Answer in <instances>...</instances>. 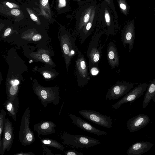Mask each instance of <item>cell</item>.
Instances as JSON below:
<instances>
[{
    "mask_svg": "<svg viewBox=\"0 0 155 155\" xmlns=\"http://www.w3.org/2000/svg\"><path fill=\"white\" fill-rule=\"evenodd\" d=\"M33 89L35 94L41 100L42 105L45 107H47L49 103L57 105L60 103L59 88L57 86L44 87L34 80L33 81Z\"/></svg>",
    "mask_w": 155,
    "mask_h": 155,
    "instance_id": "6da1fadb",
    "label": "cell"
},
{
    "mask_svg": "<svg viewBox=\"0 0 155 155\" xmlns=\"http://www.w3.org/2000/svg\"><path fill=\"white\" fill-rule=\"evenodd\" d=\"M58 38L66 69L68 72L72 59L78 54V52L79 50L75 44L76 39L70 33L62 31L59 33Z\"/></svg>",
    "mask_w": 155,
    "mask_h": 155,
    "instance_id": "7a4b0ae2",
    "label": "cell"
},
{
    "mask_svg": "<svg viewBox=\"0 0 155 155\" xmlns=\"http://www.w3.org/2000/svg\"><path fill=\"white\" fill-rule=\"evenodd\" d=\"M63 142L65 144L77 148H88L101 143L97 140L86 135H73L66 132L61 136Z\"/></svg>",
    "mask_w": 155,
    "mask_h": 155,
    "instance_id": "3957f363",
    "label": "cell"
},
{
    "mask_svg": "<svg viewBox=\"0 0 155 155\" xmlns=\"http://www.w3.org/2000/svg\"><path fill=\"white\" fill-rule=\"evenodd\" d=\"M30 110L28 107L24 113L22 118L19 133V139L22 146L30 145L35 140L33 131L29 127Z\"/></svg>",
    "mask_w": 155,
    "mask_h": 155,
    "instance_id": "277c9868",
    "label": "cell"
},
{
    "mask_svg": "<svg viewBox=\"0 0 155 155\" xmlns=\"http://www.w3.org/2000/svg\"><path fill=\"white\" fill-rule=\"evenodd\" d=\"M48 44H37V49L29 54L30 57L34 60L43 63L45 65L52 68L56 67L53 60L52 57L54 55V52Z\"/></svg>",
    "mask_w": 155,
    "mask_h": 155,
    "instance_id": "5b68a950",
    "label": "cell"
},
{
    "mask_svg": "<svg viewBox=\"0 0 155 155\" xmlns=\"http://www.w3.org/2000/svg\"><path fill=\"white\" fill-rule=\"evenodd\" d=\"M75 65V74L78 85L82 87L88 83L91 78L86 60L80 50L78 51Z\"/></svg>",
    "mask_w": 155,
    "mask_h": 155,
    "instance_id": "8992f818",
    "label": "cell"
},
{
    "mask_svg": "<svg viewBox=\"0 0 155 155\" xmlns=\"http://www.w3.org/2000/svg\"><path fill=\"white\" fill-rule=\"evenodd\" d=\"M103 32L94 36L91 40L88 48L87 55L89 59L88 67L98 66L101 58V53L103 47H98V40Z\"/></svg>",
    "mask_w": 155,
    "mask_h": 155,
    "instance_id": "52a82bcc",
    "label": "cell"
},
{
    "mask_svg": "<svg viewBox=\"0 0 155 155\" xmlns=\"http://www.w3.org/2000/svg\"><path fill=\"white\" fill-rule=\"evenodd\" d=\"M79 113L84 118L102 127L110 128L113 124L112 119L107 115L93 110H83Z\"/></svg>",
    "mask_w": 155,
    "mask_h": 155,
    "instance_id": "ba28073f",
    "label": "cell"
},
{
    "mask_svg": "<svg viewBox=\"0 0 155 155\" xmlns=\"http://www.w3.org/2000/svg\"><path fill=\"white\" fill-rule=\"evenodd\" d=\"M14 138V133L13 125L8 118H5L4 122L2 147L0 151L1 155L3 154L6 150L9 151L10 150Z\"/></svg>",
    "mask_w": 155,
    "mask_h": 155,
    "instance_id": "9c48e42d",
    "label": "cell"
},
{
    "mask_svg": "<svg viewBox=\"0 0 155 155\" xmlns=\"http://www.w3.org/2000/svg\"><path fill=\"white\" fill-rule=\"evenodd\" d=\"M132 83L125 81L117 82L109 90L107 93L106 100H114L127 94L133 87Z\"/></svg>",
    "mask_w": 155,
    "mask_h": 155,
    "instance_id": "30bf717a",
    "label": "cell"
},
{
    "mask_svg": "<svg viewBox=\"0 0 155 155\" xmlns=\"http://www.w3.org/2000/svg\"><path fill=\"white\" fill-rule=\"evenodd\" d=\"M147 86V83H143L132 88L120 100L112 105L111 107L116 109L125 103L129 102L131 103L134 102L143 94Z\"/></svg>",
    "mask_w": 155,
    "mask_h": 155,
    "instance_id": "8fae6325",
    "label": "cell"
},
{
    "mask_svg": "<svg viewBox=\"0 0 155 155\" xmlns=\"http://www.w3.org/2000/svg\"><path fill=\"white\" fill-rule=\"evenodd\" d=\"M150 121L149 117L144 114H139L130 119L127 121V126L131 132L138 131L147 125Z\"/></svg>",
    "mask_w": 155,
    "mask_h": 155,
    "instance_id": "7c38bea8",
    "label": "cell"
},
{
    "mask_svg": "<svg viewBox=\"0 0 155 155\" xmlns=\"http://www.w3.org/2000/svg\"><path fill=\"white\" fill-rule=\"evenodd\" d=\"M69 116L76 126L85 131L98 136L106 135L108 134L107 132L96 128L89 123L74 115L69 114Z\"/></svg>",
    "mask_w": 155,
    "mask_h": 155,
    "instance_id": "4fadbf2b",
    "label": "cell"
},
{
    "mask_svg": "<svg viewBox=\"0 0 155 155\" xmlns=\"http://www.w3.org/2000/svg\"><path fill=\"white\" fill-rule=\"evenodd\" d=\"M55 124L51 121L41 120L34 126V130L37 133L38 138L40 139V135H49L55 133Z\"/></svg>",
    "mask_w": 155,
    "mask_h": 155,
    "instance_id": "5bb4252c",
    "label": "cell"
},
{
    "mask_svg": "<svg viewBox=\"0 0 155 155\" xmlns=\"http://www.w3.org/2000/svg\"><path fill=\"white\" fill-rule=\"evenodd\" d=\"M121 39L123 46L125 47L129 45V50L130 52L133 48L135 38L134 25L132 23L126 25L122 31Z\"/></svg>",
    "mask_w": 155,
    "mask_h": 155,
    "instance_id": "9a60e30c",
    "label": "cell"
},
{
    "mask_svg": "<svg viewBox=\"0 0 155 155\" xmlns=\"http://www.w3.org/2000/svg\"><path fill=\"white\" fill-rule=\"evenodd\" d=\"M153 145L147 141L137 142L128 149L126 153L128 155H140L149 151Z\"/></svg>",
    "mask_w": 155,
    "mask_h": 155,
    "instance_id": "2e32d148",
    "label": "cell"
},
{
    "mask_svg": "<svg viewBox=\"0 0 155 155\" xmlns=\"http://www.w3.org/2000/svg\"><path fill=\"white\" fill-rule=\"evenodd\" d=\"M2 105L6 110L8 114L12 117L14 121H15L19 107L18 97L7 99Z\"/></svg>",
    "mask_w": 155,
    "mask_h": 155,
    "instance_id": "e0dca14e",
    "label": "cell"
},
{
    "mask_svg": "<svg viewBox=\"0 0 155 155\" xmlns=\"http://www.w3.org/2000/svg\"><path fill=\"white\" fill-rule=\"evenodd\" d=\"M107 58L108 63L112 68L118 67L119 56L114 43L111 42L108 45L107 51Z\"/></svg>",
    "mask_w": 155,
    "mask_h": 155,
    "instance_id": "ac0fdd59",
    "label": "cell"
},
{
    "mask_svg": "<svg viewBox=\"0 0 155 155\" xmlns=\"http://www.w3.org/2000/svg\"><path fill=\"white\" fill-rule=\"evenodd\" d=\"M107 5L106 7H105L104 5V10L103 11L104 12H102L101 13L103 15H101V16L103 17L102 19H104L103 21V24L104 23V26L107 28V33L114 35L115 33V27L109 7Z\"/></svg>",
    "mask_w": 155,
    "mask_h": 155,
    "instance_id": "d6986e66",
    "label": "cell"
},
{
    "mask_svg": "<svg viewBox=\"0 0 155 155\" xmlns=\"http://www.w3.org/2000/svg\"><path fill=\"white\" fill-rule=\"evenodd\" d=\"M146 89L142 104L143 108H146L152 99L153 102L155 103V79L149 84Z\"/></svg>",
    "mask_w": 155,
    "mask_h": 155,
    "instance_id": "ffe728a7",
    "label": "cell"
},
{
    "mask_svg": "<svg viewBox=\"0 0 155 155\" xmlns=\"http://www.w3.org/2000/svg\"><path fill=\"white\" fill-rule=\"evenodd\" d=\"M52 68L45 65L39 68L37 71L46 80H53L57 77L59 73Z\"/></svg>",
    "mask_w": 155,
    "mask_h": 155,
    "instance_id": "44dd1931",
    "label": "cell"
},
{
    "mask_svg": "<svg viewBox=\"0 0 155 155\" xmlns=\"http://www.w3.org/2000/svg\"><path fill=\"white\" fill-rule=\"evenodd\" d=\"M19 84V81L16 79L12 80L8 83L6 87L7 99L18 96Z\"/></svg>",
    "mask_w": 155,
    "mask_h": 155,
    "instance_id": "7402d4cb",
    "label": "cell"
},
{
    "mask_svg": "<svg viewBox=\"0 0 155 155\" xmlns=\"http://www.w3.org/2000/svg\"><path fill=\"white\" fill-rule=\"evenodd\" d=\"M42 143L45 146H50L63 151L64 147L58 141L49 138H43L40 139Z\"/></svg>",
    "mask_w": 155,
    "mask_h": 155,
    "instance_id": "603a6c76",
    "label": "cell"
},
{
    "mask_svg": "<svg viewBox=\"0 0 155 155\" xmlns=\"http://www.w3.org/2000/svg\"><path fill=\"white\" fill-rule=\"evenodd\" d=\"M6 112L2 110L0 112V150L2 147L1 136L3 131L4 122L5 118Z\"/></svg>",
    "mask_w": 155,
    "mask_h": 155,
    "instance_id": "cb8c5ba5",
    "label": "cell"
},
{
    "mask_svg": "<svg viewBox=\"0 0 155 155\" xmlns=\"http://www.w3.org/2000/svg\"><path fill=\"white\" fill-rule=\"evenodd\" d=\"M89 73L92 76L97 75L99 73V70L98 66H92L88 67Z\"/></svg>",
    "mask_w": 155,
    "mask_h": 155,
    "instance_id": "d4e9b609",
    "label": "cell"
},
{
    "mask_svg": "<svg viewBox=\"0 0 155 155\" xmlns=\"http://www.w3.org/2000/svg\"><path fill=\"white\" fill-rule=\"evenodd\" d=\"M48 1V0H40V4L42 10L47 9L49 12Z\"/></svg>",
    "mask_w": 155,
    "mask_h": 155,
    "instance_id": "484cf974",
    "label": "cell"
},
{
    "mask_svg": "<svg viewBox=\"0 0 155 155\" xmlns=\"http://www.w3.org/2000/svg\"><path fill=\"white\" fill-rule=\"evenodd\" d=\"M65 155H83L82 153L77 152L75 150H71L64 152Z\"/></svg>",
    "mask_w": 155,
    "mask_h": 155,
    "instance_id": "4316f807",
    "label": "cell"
},
{
    "mask_svg": "<svg viewBox=\"0 0 155 155\" xmlns=\"http://www.w3.org/2000/svg\"><path fill=\"white\" fill-rule=\"evenodd\" d=\"M90 13L91 10H90L88 11V12L84 16L83 21L84 24L86 23L88 21L90 18Z\"/></svg>",
    "mask_w": 155,
    "mask_h": 155,
    "instance_id": "83f0119b",
    "label": "cell"
},
{
    "mask_svg": "<svg viewBox=\"0 0 155 155\" xmlns=\"http://www.w3.org/2000/svg\"><path fill=\"white\" fill-rule=\"evenodd\" d=\"M43 154L44 155H52L54 154L52 153L51 150L47 147L43 148Z\"/></svg>",
    "mask_w": 155,
    "mask_h": 155,
    "instance_id": "f1b7e54d",
    "label": "cell"
},
{
    "mask_svg": "<svg viewBox=\"0 0 155 155\" xmlns=\"http://www.w3.org/2000/svg\"><path fill=\"white\" fill-rule=\"evenodd\" d=\"M11 13L13 15L18 16L20 15V12L19 10L15 9L11 10Z\"/></svg>",
    "mask_w": 155,
    "mask_h": 155,
    "instance_id": "f546056e",
    "label": "cell"
},
{
    "mask_svg": "<svg viewBox=\"0 0 155 155\" xmlns=\"http://www.w3.org/2000/svg\"><path fill=\"white\" fill-rule=\"evenodd\" d=\"M35 154L32 152H21L16 153L14 155H34Z\"/></svg>",
    "mask_w": 155,
    "mask_h": 155,
    "instance_id": "4dcf8cb0",
    "label": "cell"
},
{
    "mask_svg": "<svg viewBox=\"0 0 155 155\" xmlns=\"http://www.w3.org/2000/svg\"><path fill=\"white\" fill-rule=\"evenodd\" d=\"M66 5L65 0H59L58 6L59 7H64Z\"/></svg>",
    "mask_w": 155,
    "mask_h": 155,
    "instance_id": "1f68e13d",
    "label": "cell"
},
{
    "mask_svg": "<svg viewBox=\"0 0 155 155\" xmlns=\"http://www.w3.org/2000/svg\"><path fill=\"white\" fill-rule=\"evenodd\" d=\"M31 19L34 21H37L38 19L37 17L33 13L30 14Z\"/></svg>",
    "mask_w": 155,
    "mask_h": 155,
    "instance_id": "d6a6232c",
    "label": "cell"
},
{
    "mask_svg": "<svg viewBox=\"0 0 155 155\" xmlns=\"http://www.w3.org/2000/svg\"><path fill=\"white\" fill-rule=\"evenodd\" d=\"M11 31V29L10 28H7L5 31L4 33V35L7 36L9 35Z\"/></svg>",
    "mask_w": 155,
    "mask_h": 155,
    "instance_id": "836d02e7",
    "label": "cell"
},
{
    "mask_svg": "<svg viewBox=\"0 0 155 155\" xmlns=\"http://www.w3.org/2000/svg\"><path fill=\"white\" fill-rule=\"evenodd\" d=\"M120 7L121 9L123 10H125L127 9V6L125 4L123 3H120Z\"/></svg>",
    "mask_w": 155,
    "mask_h": 155,
    "instance_id": "e575fe53",
    "label": "cell"
},
{
    "mask_svg": "<svg viewBox=\"0 0 155 155\" xmlns=\"http://www.w3.org/2000/svg\"><path fill=\"white\" fill-rule=\"evenodd\" d=\"M6 5L8 6L9 7L12 8L13 6L12 4L9 2H7L6 3Z\"/></svg>",
    "mask_w": 155,
    "mask_h": 155,
    "instance_id": "d590c367",
    "label": "cell"
},
{
    "mask_svg": "<svg viewBox=\"0 0 155 155\" xmlns=\"http://www.w3.org/2000/svg\"><path fill=\"white\" fill-rule=\"evenodd\" d=\"M0 82H1V80H0Z\"/></svg>",
    "mask_w": 155,
    "mask_h": 155,
    "instance_id": "8d00e7d4",
    "label": "cell"
}]
</instances>
